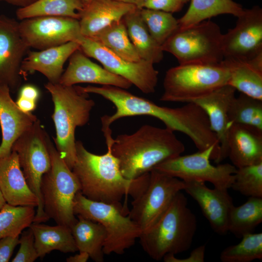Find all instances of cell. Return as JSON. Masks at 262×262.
Returning <instances> with one entry per match:
<instances>
[{
    "label": "cell",
    "instance_id": "cell-1",
    "mask_svg": "<svg viewBox=\"0 0 262 262\" xmlns=\"http://www.w3.org/2000/svg\"><path fill=\"white\" fill-rule=\"evenodd\" d=\"M110 126H102L107 151L102 155L89 152L82 141L76 142V160L72 171L80 185V192L91 200L123 206V196L136 198L147 187L149 172L133 180L126 179L120 170L119 162L113 154L114 139Z\"/></svg>",
    "mask_w": 262,
    "mask_h": 262
},
{
    "label": "cell",
    "instance_id": "cell-2",
    "mask_svg": "<svg viewBox=\"0 0 262 262\" xmlns=\"http://www.w3.org/2000/svg\"><path fill=\"white\" fill-rule=\"evenodd\" d=\"M185 147L173 131L144 125L133 133L118 135L111 146L126 179L149 172L160 163L181 155Z\"/></svg>",
    "mask_w": 262,
    "mask_h": 262
},
{
    "label": "cell",
    "instance_id": "cell-3",
    "mask_svg": "<svg viewBox=\"0 0 262 262\" xmlns=\"http://www.w3.org/2000/svg\"><path fill=\"white\" fill-rule=\"evenodd\" d=\"M196 229V217L180 191L160 218L142 232L139 239L144 251L159 261L167 254L175 255L189 249Z\"/></svg>",
    "mask_w": 262,
    "mask_h": 262
},
{
    "label": "cell",
    "instance_id": "cell-4",
    "mask_svg": "<svg viewBox=\"0 0 262 262\" xmlns=\"http://www.w3.org/2000/svg\"><path fill=\"white\" fill-rule=\"evenodd\" d=\"M44 86L54 103L52 118L56 131V137L53 138L55 146L72 170L76 160V129L88 122L95 103L80 86H66L49 82Z\"/></svg>",
    "mask_w": 262,
    "mask_h": 262
},
{
    "label": "cell",
    "instance_id": "cell-5",
    "mask_svg": "<svg viewBox=\"0 0 262 262\" xmlns=\"http://www.w3.org/2000/svg\"><path fill=\"white\" fill-rule=\"evenodd\" d=\"M48 146L51 167L42 177L40 188L44 212L57 224L71 229L77 220L74 212V200L80 191V185L49 136Z\"/></svg>",
    "mask_w": 262,
    "mask_h": 262
},
{
    "label": "cell",
    "instance_id": "cell-6",
    "mask_svg": "<svg viewBox=\"0 0 262 262\" xmlns=\"http://www.w3.org/2000/svg\"><path fill=\"white\" fill-rule=\"evenodd\" d=\"M74 212L101 224L106 231L104 254H123L132 246L142 231L129 216L128 208L87 198L78 192L74 200Z\"/></svg>",
    "mask_w": 262,
    "mask_h": 262
},
{
    "label": "cell",
    "instance_id": "cell-7",
    "mask_svg": "<svg viewBox=\"0 0 262 262\" xmlns=\"http://www.w3.org/2000/svg\"><path fill=\"white\" fill-rule=\"evenodd\" d=\"M229 72L222 62L216 65H179L169 69L160 100L191 102L228 84Z\"/></svg>",
    "mask_w": 262,
    "mask_h": 262
},
{
    "label": "cell",
    "instance_id": "cell-8",
    "mask_svg": "<svg viewBox=\"0 0 262 262\" xmlns=\"http://www.w3.org/2000/svg\"><path fill=\"white\" fill-rule=\"evenodd\" d=\"M223 34L217 24L206 20L179 28L161 47L164 51L173 54L180 65H216L224 59Z\"/></svg>",
    "mask_w": 262,
    "mask_h": 262
},
{
    "label": "cell",
    "instance_id": "cell-9",
    "mask_svg": "<svg viewBox=\"0 0 262 262\" xmlns=\"http://www.w3.org/2000/svg\"><path fill=\"white\" fill-rule=\"evenodd\" d=\"M49 134L37 120L15 142L12 150L15 151L27 183L38 200L33 222L42 223L49 219L43 208L41 183L43 175L51 167L48 148Z\"/></svg>",
    "mask_w": 262,
    "mask_h": 262
},
{
    "label": "cell",
    "instance_id": "cell-10",
    "mask_svg": "<svg viewBox=\"0 0 262 262\" xmlns=\"http://www.w3.org/2000/svg\"><path fill=\"white\" fill-rule=\"evenodd\" d=\"M217 158V152L212 146L193 154L169 159L154 169L184 182L208 181L214 188L228 190L231 187L237 168L228 163L212 164L210 160L215 162Z\"/></svg>",
    "mask_w": 262,
    "mask_h": 262
},
{
    "label": "cell",
    "instance_id": "cell-11",
    "mask_svg": "<svg viewBox=\"0 0 262 262\" xmlns=\"http://www.w3.org/2000/svg\"><path fill=\"white\" fill-rule=\"evenodd\" d=\"M185 186L184 181L152 169L147 187L133 199L129 216L142 232L147 230L160 218Z\"/></svg>",
    "mask_w": 262,
    "mask_h": 262
},
{
    "label": "cell",
    "instance_id": "cell-12",
    "mask_svg": "<svg viewBox=\"0 0 262 262\" xmlns=\"http://www.w3.org/2000/svg\"><path fill=\"white\" fill-rule=\"evenodd\" d=\"M79 44L80 49L87 56L98 60L105 69L126 79L143 93L155 91L158 71L154 64L143 59L138 62L125 60L95 40L83 36Z\"/></svg>",
    "mask_w": 262,
    "mask_h": 262
},
{
    "label": "cell",
    "instance_id": "cell-13",
    "mask_svg": "<svg viewBox=\"0 0 262 262\" xmlns=\"http://www.w3.org/2000/svg\"><path fill=\"white\" fill-rule=\"evenodd\" d=\"M235 26L222 40L223 59L249 61L262 57V9L257 5L244 9Z\"/></svg>",
    "mask_w": 262,
    "mask_h": 262
},
{
    "label": "cell",
    "instance_id": "cell-14",
    "mask_svg": "<svg viewBox=\"0 0 262 262\" xmlns=\"http://www.w3.org/2000/svg\"><path fill=\"white\" fill-rule=\"evenodd\" d=\"M21 36L30 48L43 50L73 41L83 36L77 19L59 16H40L19 22Z\"/></svg>",
    "mask_w": 262,
    "mask_h": 262
},
{
    "label": "cell",
    "instance_id": "cell-15",
    "mask_svg": "<svg viewBox=\"0 0 262 262\" xmlns=\"http://www.w3.org/2000/svg\"><path fill=\"white\" fill-rule=\"evenodd\" d=\"M29 49L20 34L19 22L0 15V86H7L11 92L21 87V66Z\"/></svg>",
    "mask_w": 262,
    "mask_h": 262
},
{
    "label": "cell",
    "instance_id": "cell-16",
    "mask_svg": "<svg viewBox=\"0 0 262 262\" xmlns=\"http://www.w3.org/2000/svg\"><path fill=\"white\" fill-rule=\"evenodd\" d=\"M184 190L199 205L201 211L216 233L228 232V222L230 210L233 205L227 189L208 188L204 182H185Z\"/></svg>",
    "mask_w": 262,
    "mask_h": 262
},
{
    "label": "cell",
    "instance_id": "cell-17",
    "mask_svg": "<svg viewBox=\"0 0 262 262\" xmlns=\"http://www.w3.org/2000/svg\"><path fill=\"white\" fill-rule=\"evenodd\" d=\"M236 90L227 84L191 102L199 106L206 113L211 130L220 145V153L215 162L219 164L228 156V135L230 126L229 110L235 97Z\"/></svg>",
    "mask_w": 262,
    "mask_h": 262
},
{
    "label": "cell",
    "instance_id": "cell-18",
    "mask_svg": "<svg viewBox=\"0 0 262 262\" xmlns=\"http://www.w3.org/2000/svg\"><path fill=\"white\" fill-rule=\"evenodd\" d=\"M69 59L68 65L59 82L63 85L90 83L127 89L132 85L126 79L91 61L80 49L76 50Z\"/></svg>",
    "mask_w": 262,
    "mask_h": 262
},
{
    "label": "cell",
    "instance_id": "cell-19",
    "mask_svg": "<svg viewBox=\"0 0 262 262\" xmlns=\"http://www.w3.org/2000/svg\"><path fill=\"white\" fill-rule=\"evenodd\" d=\"M6 85L0 86V125L2 140L0 157L9 155L16 139L37 120L32 113L20 110L10 95Z\"/></svg>",
    "mask_w": 262,
    "mask_h": 262
},
{
    "label": "cell",
    "instance_id": "cell-20",
    "mask_svg": "<svg viewBox=\"0 0 262 262\" xmlns=\"http://www.w3.org/2000/svg\"><path fill=\"white\" fill-rule=\"evenodd\" d=\"M80 49L78 42L71 41L40 51L29 50L22 62V74L25 77L27 73L38 71L47 78L48 82L58 83L64 72L65 63Z\"/></svg>",
    "mask_w": 262,
    "mask_h": 262
},
{
    "label": "cell",
    "instance_id": "cell-21",
    "mask_svg": "<svg viewBox=\"0 0 262 262\" xmlns=\"http://www.w3.org/2000/svg\"><path fill=\"white\" fill-rule=\"evenodd\" d=\"M0 191L6 202L11 205L38 206V200L29 188L14 150L0 157Z\"/></svg>",
    "mask_w": 262,
    "mask_h": 262
},
{
    "label": "cell",
    "instance_id": "cell-22",
    "mask_svg": "<svg viewBox=\"0 0 262 262\" xmlns=\"http://www.w3.org/2000/svg\"><path fill=\"white\" fill-rule=\"evenodd\" d=\"M228 156L237 168L262 162V131L233 124L228 135Z\"/></svg>",
    "mask_w": 262,
    "mask_h": 262
},
{
    "label": "cell",
    "instance_id": "cell-23",
    "mask_svg": "<svg viewBox=\"0 0 262 262\" xmlns=\"http://www.w3.org/2000/svg\"><path fill=\"white\" fill-rule=\"evenodd\" d=\"M136 8L133 5L114 0H93L80 14L79 20L81 33L83 36L92 38Z\"/></svg>",
    "mask_w": 262,
    "mask_h": 262
},
{
    "label": "cell",
    "instance_id": "cell-24",
    "mask_svg": "<svg viewBox=\"0 0 262 262\" xmlns=\"http://www.w3.org/2000/svg\"><path fill=\"white\" fill-rule=\"evenodd\" d=\"M222 63L229 72L228 85L262 100V57L249 61L223 59Z\"/></svg>",
    "mask_w": 262,
    "mask_h": 262
},
{
    "label": "cell",
    "instance_id": "cell-25",
    "mask_svg": "<svg viewBox=\"0 0 262 262\" xmlns=\"http://www.w3.org/2000/svg\"><path fill=\"white\" fill-rule=\"evenodd\" d=\"M29 228L33 232L35 247L40 258L53 250L65 253L78 251L71 229L67 226L33 222Z\"/></svg>",
    "mask_w": 262,
    "mask_h": 262
},
{
    "label": "cell",
    "instance_id": "cell-26",
    "mask_svg": "<svg viewBox=\"0 0 262 262\" xmlns=\"http://www.w3.org/2000/svg\"><path fill=\"white\" fill-rule=\"evenodd\" d=\"M129 38L140 58L153 64L163 59L162 47L152 37L136 8L123 18Z\"/></svg>",
    "mask_w": 262,
    "mask_h": 262
},
{
    "label": "cell",
    "instance_id": "cell-27",
    "mask_svg": "<svg viewBox=\"0 0 262 262\" xmlns=\"http://www.w3.org/2000/svg\"><path fill=\"white\" fill-rule=\"evenodd\" d=\"M77 220L71 228L78 251L88 254L96 262L104 261L103 246L106 231L99 223L77 215Z\"/></svg>",
    "mask_w": 262,
    "mask_h": 262
},
{
    "label": "cell",
    "instance_id": "cell-28",
    "mask_svg": "<svg viewBox=\"0 0 262 262\" xmlns=\"http://www.w3.org/2000/svg\"><path fill=\"white\" fill-rule=\"evenodd\" d=\"M190 6L184 15L178 19L180 29L197 24L222 14L240 16L244 9L232 0H190Z\"/></svg>",
    "mask_w": 262,
    "mask_h": 262
},
{
    "label": "cell",
    "instance_id": "cell-29",
    "mask_svg": "<svg viewBox=\"0 0 262 262\" xmlns=\"http://www.w3.org/2000/svg\"><path fill=\"white\" fill-rule=\"evenodd\" d=\"M85 6L82 0H37L30 5L18 8L17 19L40 16H65L79 19Z\"/></svg>",
    "mask_w": 262,
    "mask_h": 262
},
{
    "label": "cell",
    "instance_id": "cell-30",
    "mask_svg": "<svg viewBox=\"0 0 262 262\" xmlns=\"http://www.w3.org/2000/svg\"><path fill=\"white\" fill-rule=\"evenodd\" d=\"M262 222V197H249L243 204L231 207L228 217V230L236 237L252 233Z\"/></svg>",
    "mask_w": 262,
    "mask_h": 262
},
{
    "label": "cell",
    "instance_id": "cell-31",
    "mask_svg": "<svg viewBox=\"0 0 262 262\" xmlns=\"http://www.w3.org/2000/svg\"><path fill=\"white\" fill-rule=\"evenodd\" d=\"M90 38L125 60L131 62L141 60L129 38L123 19L113 22Z\"/></svg>",
    "mask_w": 262,
    "mask_h": 262
},
{
    "label": "cell",
    "instance_id": "cell-32",
    "mask_svg": "<svg viewBox=\"0 0 262 262\" xmlns=\"http://www.w3.org/2000/svg\"><path fill=\"white\" fill-rule=\"evenodd\" d=\"M229 119L230 126L245 125L262 131V100L242 93L235 96L229 106Z\"/></svg>",
    "mask_w": 262,
    "mask_h": 262
},
{
    "label": "cell",
    "instance_id": "cell-33",
    "mask_svg": "<svg viewBox=\"0 0 262 262\" xmlns=\"http://www.w3.org/2000/svg\"><path fill=\"white\" fill-rule=\"evenodd\" d=\"M34 207L15 206L7 203L0 210V239L19 236L33 222Z\"/></svg>",
    "mask_w": 262,
    "mask_h": 262
},
{
    "label": "cell",
    "instance_id": "cell-34",
    "mask_svg": "<svg viewBox=\"0 0 262 262\" xmlns=\"http://www.w3.org/2000/svg\"><path fill=\"white\" fill-rule=\"evenodd\" d=\"M238 244L225 248L220 255L222 262H250L262 260V233L246 234Z\"/></svg>",
    "mask_w": 262,
    "mask_h": 262
},
{
    "label": "cell",
    "instance_id": "cell-35",
    "mask_svg": "<svg viewBox=\"0 0 262 262\" xmlns=\"http://www.w3.org/2000/svg\"><path fill=\"white\" fill-rule=\"evenodd\" d=\"M139 9L150 34L161 46L179 28L178 19L171 13L146 8Z\"/></svg>",
    "mask_w": 262,
    "mask_h": 262
},
{
    "label": "cell",
    "instance_id": "cell-36",
    "mask_svg": "<svg viewBox=\"0 0 262 262\" xmlns=\"http://www.w3.org/2000/svg\"><path fill=\"white\" fill-rule=\"evenodd\" d=\"M230 188L247 196L262 197V162L237 168Z\"/></svg>",
    "mask_w": 262,
    "mask_h": 262
},
{
    "label": "cell",
    "instance_id": "cell-37",
    "mask_svg": "<svg viewBox=\"0 0 262 262\" xmlns=\"http://www.w3.org/2000/svg\"><path fill=\"white\" fill-rule=\"evenodd\" d=\"M19 244V250L12 262H33L39 258L34 245V235L30 228L21 234Z\"/></svg>",
    "mask_w": 262,
    "mask_h": 262
},
{
    "label": "cell",
    "instance_id": "cell-38",
    "mask_svg": "<svg viewBox=\"0 0 262 262\" xmlns=\"http://www.w3.org/2000/svg\"><path fill=\"white\" fill-rule=\"evenodd\" d=\"M184 3L180 0H145L138 9H149L174 13L181 10Z\"/></svg>",
    "mask_w": 262,
    "mask_h": 262
},
{
    "label": "cell",
    "instance_id": "cell-39",
    "mask_svg": "<svg viewBox=\"0 0 262 262\" xmlns=\"http://www.w3.org/2000/svg\"><path fill=\"white\" fill-rule=\"evenodd\" d=\"M19 242V236H7L0 239V262L9 261Z\"/></svg>",
    "mask_w": 262,
    "mask_h": 262
},
{
    "label": "cell",
    "instance_id": "cell-40",
    "mask_svg": "<svg viewBox=\"0 0 262 262\" xmlns=\"http://www.w3.org/2000/svg\"><path fill=\"white\" fill-rule=\"evenodd\" d=\"M205 245H201L194 249L189 257L184 259H178L174 254L165 255L163 259L165 262H204Z\"/></svg>",
    "mask_w": 262,
    "mask_h": 262
},
{
    "label": "cell",
    "instance_id": "cell-41",
    "mask_svg": "<svg viewBox=\"0 0 262 262\" xmlns=\"http://www.w3.org/2000/svg\"><path fill=\"white\" fill-rule=\"evenodd\" d=\"M18 96L37 102L40 97V92L35 86L28 84L19 88Z\"/></svg>",
    "mask_w": 262,
    "mask_h": 262
},
{
    "label": "cell",
    "instance_id": "cell-42",
    "mask_svg": "<svg viewBox=\"0 0 262 262\" xmlns=\"http://www.w3.org/2000/svg\"><path fill=\"white\" fill-rule=\"evenodd\" d=\"M16 103L19 108L25 113H32L36 108L37 102L18 97Z\"/></svg>",
    "mask_w": 262,
    "mask_h": 262
},
{
    "label": "cell",
    "instance_id": "cell-43",
    "mask_svg": "<svg viewBox=\"0 0 262 262\" xmlns=\"http://www.w3.org/2000/svg\"><path fill=\"white\" fill-rule=\"evenodd\" d=\"M89 258L88 253L84 252H80L78 254L67 258L66 261L67 262H86Z\"/></svg>",
    "mask_w": 262,
    "mask_h": 262
},
{
    "label": "cell",
    "instance_id": "cell-44",
    "mask_svg": "<svg viewBox=\"0 0 262 262\" xmlns=\"http://www.w3.org/2000/svg\"><path fill=\"white\" fill-rule=\"evenodd\" d=\"M37 0H0L14 6H18L19 8L27 6L33 3Z\"/></svg>",
    "mask_w": 262,
    "mask_h": 262
},
{
    "label": "cell",
    "instance_id": "cell-45",
    "mask_svg": "<svg viewBox=\"0 0 262 262\" xmlns=\"http://www.w3.org/2000/svg\"><path fill=\"white\" fill-rule=\"evenodd\" d=\"M119 2L132 4L135 6L137 8H139L141 3L145 0H114Z\"/></svg>",
    "mask_w": 262,
    "mask_h": 262
},
{
    "label": "cell",
    "instance_id": "cell-46",
    "mask_svg": "<svg viewBox=\"0 0 262 262\" xmlns=\"http://www.w3.org/2000/svg\"><path fill=\"white\" fill-rule=\"evenodd\" d=\"M6 203V202L0 191V210Z\"/></svg>",
    "mask_w": 262,
    "mask_h": 262
},
{
    "label": "cell",
    "instance_id": "cell-47",
    "mask_svg": "<svg viewBox=\"0 0 262 262\" xmlns=\"http://www.w3.org/2000/svg\"><path fill=\"white\" fill-rule=\"evenodd\" d=\"M93 0H82L84 6H86L91 2Z\"/></svg>",
    "mask_w": 262,
    "mask_h": 262
},
{
    "label": "cell",
    "instance_id": "cell-48",
    "mask_svg": "<svg viewBox=\"0 0 262 262\" xmlns=\"http://www.w3.org/2000/svg\"><path fill=\"white\" fill-rule=\"evenodd\" d=\"M181 0L184 4L190 1V0Z\"/></svg>",
    "mask_w": 262,
    "mask_h": 262
}]
</instances>
